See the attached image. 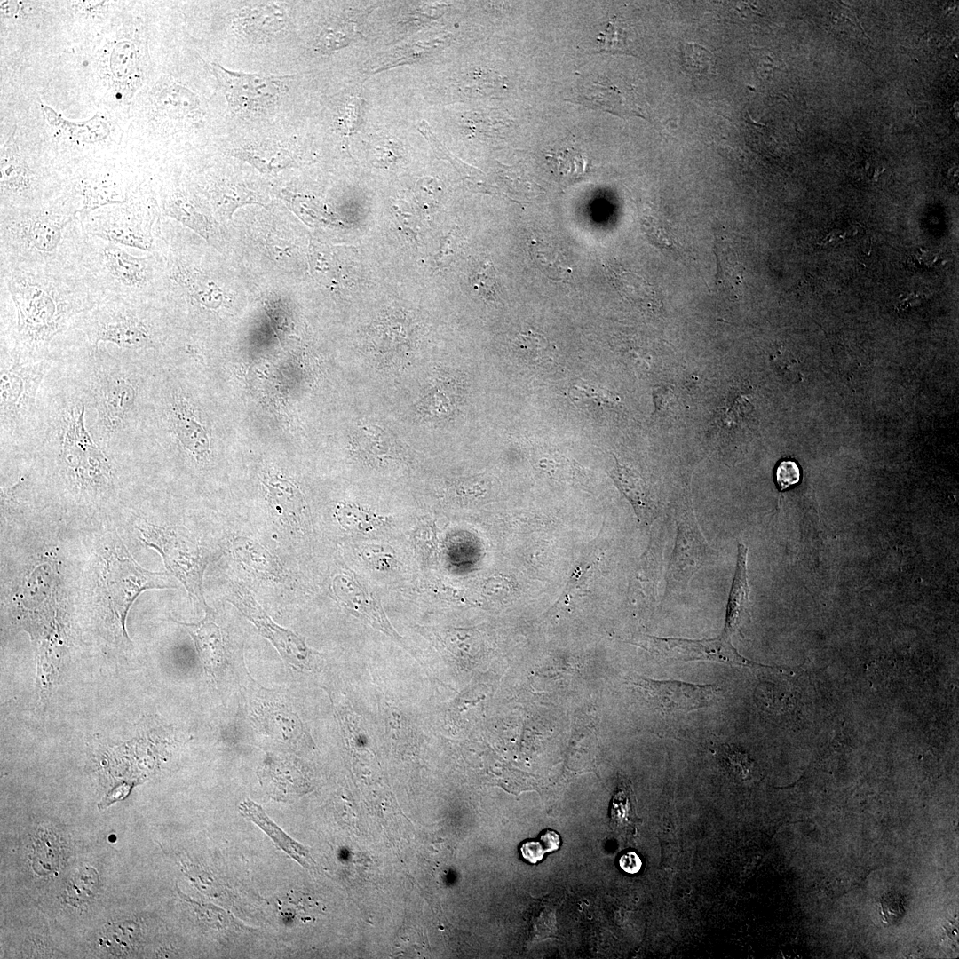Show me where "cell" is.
Instances as JSON below:
<instances>
[{"label": "cell", "mask_w": 959, "mask_h": 959, "mask_svg": "<svg viewBox=\"0 0 959 959\" xmlns=\"http://www.w3.org/2000/svg\"><path fill=\"white\" fill-rule=\"evenodd\" d=\"M774 479L781 491L797 485L801 479V470L794 460L781 461L774 471Z\"/></svg>", "instance_id": "obj_42"}, {"label": "cell", "mask_w": 959, "mask_h": 959, "mask_svg": "<svg viewBox=\"0 0 959 959\" xmlns=\"http://www.w3.org/2000/svg\"><path fill=\"white\" fill-rule=\"evenodd\" d=\"M139 251L88 235L80 269L102 298L155 302L159 259L155 252Z\"/></svg>", "instance_id": "obj_6"}, {"label": "cell", "mask_w": 959, "mask_h": 959, "mask_svg": "<svg viewBox=\"0 0 959 959\" xmlns=\"http://www.w3.org/2000/svg\"><path fill=\"white\" fill-rule=\"evenodd\" d=\"M634 807L630 793L626 789H619L614 796L610 807V818L614 827L626 828L632 826Z\"/></svg>", "instance_id": "obj_38"}, {"label": "cell", "mask_w": 959, "mask_h": 959, "mask_svg": "<svg viewBox=\"0 0 959 959\" xmlns=\"http://www.w3.org/2000/svg\"><path fill=\"white\" fill-rule=\"evenodd\" d=\"M137 528L141 541L161 555L167 570L184 585L190 599L204 611L210 609L202 587L210 554L195 536L179 526L159 527L145 521Z\"/></svg>", "instance_id": "obj_9"}, {"label": "cell", "mask_w": 959, "mask_h": 959, "mask_svg": "<svg viewBox=\"0 0 959 959\" xmlns=\"http://www.w3.org/2000/svg\"><path fill=\"white\" fill-rule=\"evenodd\" d=\"M574 98L575 102L621 117L637 115L645 118L633 87L606 76L584 77Z\"/></svg>", "instance_id": "obj_15"}, {"label": "cell", "mask_w": 959, "mask_h": 959, "mask_svg": "<svg viewBox=\"0 0 959 959\" xmlns=\"http://www.w3.org/2000/svg\"><path fill=\"white\" fill-rule=\"evenodd\" d=\"M143 185L139 174L100 162H86L64 173L63 192L81 200V220L107 205L127 202Z\"/></svg>", "instance_id": "obj_10"}, {"label": "cell", "mask_w": 959, "mask_h": 959, "mask_svg": "<svg viewBox=\"0 0 959 959\" xmlns=\"http://www.w3.org/2000/svg\"><path fill=\"white\" fill-rule=\"evenodd\" d=\"M655 705L664 712H689L712 705L719 696L716 685H694L680 681H651L644 684Z\"/></svg>", "instance_id": "obj_17"}, {"label": "cell", "mask_w": 959, "mask_h": 959, "mask_svg": "<svg viewBox=\"0 0 959 959\" xmlns=\"http://www.w3.org/2000/svg\"><path fill=\"white\" fill-rule=\"evenodd\" d=\"M716 257L715 285L719 293L739 299L743 290L742 266L733 249L721 237L714 241Z\"/></svg>", "instance_id": "obj_23"}, {"label": "cell", "mask_w": 959, "mask_h": 959, "mask_svg": "<svg viewBox=\"0 0 959 959\" xmlns=\"http://www.w3.org/2000/svg\"><path fill=\"white\" fill-rule=\"evenodd\" d=\"M205 613V618L196 623L173 621L186 629L194 641L204 668L213 672L223 662L224 643L220 629L213 621L214 612L210 608Z\"/></svg>", "instance_id": "obj_22"}, {"label": "cell", "mask_w": 959, "mask_h": 959, "mask_svg": "<svg viewBox=\"0 0 959 959\" xmlns=\"http://www.w3.org/2000/svg\"><path fill=\"white\" fill-rule=\"evenodd\" d=\"M470 281L474 290L484 297H491L496 287L495 273L492 263L485 262L477 267Z\"/></svg>", "instance_id": "obj_40"}, {"label": "cell", "mask_w": 959, "mask_h": 959, "mask_svg": "<svg viewBox=\"0 0 959 959\" xmlns=\"http://www.w3.org/2000/svg\"><path fill=\"white\" fill-rule=\"evenodd\" d=\"M144 185L127 202L101 207L82 223L89 236L147 252L157 250L161 235L155 198Z\"/></svg>", "instance_id": "obj_7"}, {"label": "cell", "mask_w": 959, "mask_h": 959, "mask_svg": "<svg viewBox=\"0 0 959 959\" xmlns=\"http://www.w3.org/2000/svg\"><path fill=\"white\" fill-rule=\"evenodd\" d=\"M546 160L554 175L563 181L580 178L587 168L584 155L571 147L548 153Z\"/></svg>", "instance_id": "obj_32"}, {"label": "cell", "mask_w": 959, "mask_h": 959, "mask_svg": "<svg viewBox=\"0 0 959 959\" xmlns=\"http://www.w3.org/2000/svg\"><path fill=\"white\" fill-rule=\"evenodd\" d=\"M914 259L921 266L932 267L941 263L942 257L933 251L920 249L915 253Z\"/></svg>", "instance_id": "obj_46"}, {"label": "cell", "mask_w": 959, "mask_h": 959, "mask_svg": "<svg viewBox=\"0 0 959 959\" xmlns=\"http://www.w3.org/2000/svg\"><path fill=\"white\" fill-rule=\"evenodd\" d=\"M60 360L94 411L93 438L107 449L124 453L134 440L154 377L155 363L119 354L87 341L67 349Z\"/></svg>", "instance_id": "obj_2"}, {"label": "cell", "mask_w": 959, "mask_h": 959, "mask_svg": "<svg viewBox=\"0 0 959 959\" xmlns=\"http://www.w3.org/2000/svg\"><path fill=\"white\" fill-rule=\"evenodd\" d=\"M213 70L231 107L240 113H254L274 102L280 92V80L230 71L213 64Z\"/></svg>", "instance_id": "obj_12"}, {"label": "cell", "mask_w": 959, "mask_h": 959, "mask_svg": "<svg viewBox=\"0 0 959 959\" xmlns=\"http://www.w3.org/2000/svg\"><path fill=\"white\" fill-rule=\"evenodd\" d=\"M611 273L614 287L627 300L651 310L659 307L654 288L642 277L622 269H613Z\"/></svg>", "instance_id": "obj_28"}, {"label": "cell", "mask_w": 959, "mask_h": 959, "mask_svg": "<svg viewBox=\"0 0 959 959\" xmlns=\"http://www.w3.org/2000/svg\"><path fill=\"white\" fill-rule=\"evenodd\" d=\"M611 477L633 506L638 519L645 524H651L656 517L657 509L639 473L616 460Z\"/></svg>", "instance_id": "obj_21"}, {"label": "cell", "mask_w": 959, "mask_h": 959, "mask_svg": "<svg viewBox=\"0 0 959 959\" xmlns=\"http://www.w3.org/2000/svg\"><path fill=\"white\" fill-rule=\"evenodd\" d=\"M99 888L97 871L88 866H83L72 875L66 889V902L73 907H82L89 903L96 895Z\"/></svg>", "instance_id": "obj_31"}, {"label": "cell", "mask_w": 959, "mask_h": 959, "mask_svg": "<svg viewBox=\"0 0 959 959\" xmlns=\"http://www.w3.org/2000/svg\"><path fill=\"white\" fill-rule=\"evenodd\" d=\"M139 927L132 921H122L110 923L101 934L100 945L110 954L124 955L129 954L139 940Z\"/></svg>", "instance_id": "obj_29"}, {"label": "cell", "mask_w": 959, "mask_h": 959, "mask_svg": "<svg viewBox=\"0 0 959 959\" xmlns=\"http://www.w3.org/2000/svg\"><path fill=\"white\" fill-rule=\"evenodd\" d=\"M332 589L338 602L353 615L394 638H399L388 622L380 601L352 574H337L333 579Z\"/></svg>", "instance_id": "obj_18"}, {"label": "cell", "mask_w": 959, "mask_h": 959, "mask_svg": "<svg viewBox=\"0 0 959 959\" xmlns=\"http://www.w3.org/2000/svg\"><path fill=\"white\" fill-rule=\"evenodd\" d=\"M535 465L549 477L559 480L583 481L584 472L574 461L554 453L539 455Z\"/></svg>", "instance_id": "obj_36"}, {"label": "cell", "mask_w": 959, "mask_h": 959, "mask_svg": "<svg viewBox=\"0 0 959 959\" xmlns=\"http://www.w3.org/2000/svg\"><path fill=\"white\" fill-rule=\"evenodd\" d=\"M440 193L438 182L433 178H424L417 183L416 194L423 203L436 202Z\"/></svg>", "instance_id": "obj_44"}, {"label": "cell", "mask_w": 959, "mask_h": 959, "mask_svg": "<svg viewBox=\"0 0 959 959\" xmlns=\"http://www.w3.org/2000/svg\"><path fill=\"white\" fill-rule=\"evenodd\" d=\"M163 210L166 216L175 218L206 240L209 239V220L188 194L178 191L167 194L163 200Z\"/></svg>", "instance_id": "obj_26"}, {"label": "cell", "mask_w": 959, "mask_h": 959, "mask_svg": "<svg viewBox=\"0 0 959 959\" xmlns=\"http://www.w3.org/2000/svg\"><path fill=\"white\" fill-rule=\"evenodd\" d=\"M529 254L540 269L550 280L567 281L572 275V268L561 250L543 240L530 241Z\"/></svg>", "instance_id": "obj_27"}, {"label": "cell", "mask_w": 959, "mask_h": 959, "mask_svg": "<svg viewBox=\"0 0 959 959\" xmlns=\"http://www.w3.org/2000/svg\"><path fill=\"white\" fill-rule=\"evenodd\" d=\"M599 51L606 52H626L628 51L625 31L614 20H610L597 37Z\"/></svg>", "instance_id": "obj_39"}, {"label": "cell", "mask_w": 959, "mask_h": 959, "mask_svg": "<svg viewBox=\"0 0 959 959\" xmlns=\"http://www.w3.org/2000/svg\"><path fill=\"white\" fill-rule=\"evenodd\" d=\"M515 346L519 357L536 364L552 361L556 350L546 337L533 330L519 333Z\"/></svg>", "instance_id": "obj_34"}, {"label": "cell", "mask_w": 959, "mask_h": 959, "mask_svg": "<svg viewBox=\"0 0 959 959\" xmlns=\"http://www.w3.org/2000/svg\"><path fill=\"white\" fill-rule=\"evenodd\" d=\"M335 517L343 527L356 533L375 531L385 523V518L350 503H338Z\"/></svg>", "instance_id": "obj_30"}, {"label": "cell", "mask_w": 959, "mask_h": 959, "mask_svg": "<svg viewBox=\"0 0 959 959\" xmlns=\"http://www.w3.org/2000/svg\"><path fill=\"white\" fill-rule=\"evenodd\" d=\"M0 353L1 450L25 453L36 423L41 385L60 357L34 359L6 341H1Z\"/></svg>", "instance_id": "obj_4"}, {"label": "cell", "mask_w": 959, "mask_h": 959, "mask_svg": "<svg viewBox=\"0 0 959 959\" xmlns=\"http://www.w3.org/2000/svg\"><path fill=\"white\" fill-rule=\"evenodd\" d=\"M654 648L664 657L678 661H713L743 667H765L741 655L725 633L712 639L693 640L650 638Z\"/></svg>", "instance_id": "obj_13"}, {"label": "cell", "mask_w": 959, "mask_h": 959, "mask_svg": "<svg viewBox=\"0 0 959 959\" xmlns=\"http://www.w3.org/2000/svg\"><path fill=\"white\" fill-rule=\"evenodd\" d=\"M904 900L900 899L898 894L888 893L883 896L881 900L882 912L886 921L890 918L897 921L904 915Z\"/></svg>", "instance_id": "obj_43"}, {"label": "cell", "mask_w": 959, "mask_h": 959, "mask_svg": "<svg viewBox=\"0 0 959 959\" xmlns=\"http://www.w3.org/2000/svg\"><path fill=\"white\" fill-rule=\"evenodd\" d=\"M641 223L646 237L653 244L662 250L672 253L678 251V244L670 230V226H666L662 220L649 215L643 216Z\"/></svg>", "instance_id": "obj_37"}, {"label": "cell", "mask_w": 959, "mask_h": 959, "mask_svg": "<svg viewBox=\"0 0 959 959\" xmlns=\"http://www.w3.org/2000/svg\"><path fill=\"white\" fill-rule=\"evenodd\" d=\"M679 57L685 72L697 77L713 74L716 65L715 55L702 45L685 42L680 46Z\"/></svg>", "instance_id": "obj_35"}, {"label": "cell", "mask_w": 959, "mask_h": 959, "mask_svg": "<svg viewBox=\"0 0 959 959\" xmlns=\"http://www.w3.org/2000/svg\"><path fill=\"white\" fill-rule=\"evenodd\" d=\"M0 173V213L34 209L62 194L61 173L30 164L11 138L1 147Z\"/></svg>", "instance_id": "obj_8"}, {"label": "cell", "mask_w": 959, "mask_h": 959, "mask_svg": "<svg viewBox=\"0 0 959 959\" xmlns=\"http://www.w3.org/2000/svg\"><path fill=\"white\" fill-rule=\"evenodd\" d=\"M226 598L256 625L264 637L273 642L284 657L297 663L307 659L310 651L304 640L275 624L247 588L241 584L233 585Z\"/></svg>", "instance_id": "obj_14"}, {"label": "cell", "mask_w": 959, "mask_h": 959, "mask_svg": "<svg viewBox=\"0 0 959 959\" xmlns=\"http://www.w3.org/2000/svg\"><path fill=\"white\" fill-rule=\"evenodd\" d=\"M242 814L260 827L290 857L305 867H310L307 851L284 833L256 803L247 800L241 804Z\"/></svg>", "instance_id": "obj_25"}, {"label": "cell", "mask_w": 959, "mask_h": 959, "mask_svg": "<svg viewBox=\"0 0 959 959\" xmlns=\"http://www.w3.org/2000/svg\"><path fill=\"white\" fill-rule=\"evenodd\" d=\"M353 36V28L350 25L329 28L321 34L318 45L322 50H335L349 43Z\"/></svg>", "instance_id": "obj_41"}, {"label": "cell", "mask_w": 959, "mask_h": 959, "mask_svg": "<svg viewBox=\"0 0 959 959\" xmlns=\"http://www.w3.org/2000/svg\"><path fill=\"white\" fill-rule=\"evenodd\" d=\"M14 309V323L1 326V340L34 358L60 357L86 341L79 329L102 299L81 269L66 272H1Z\"/></svg>", "instance_id": "obj_1"}, {"label": "cell", "mask_w": 959, "mask_h": 959, "mask_svg": "<svg viewBox=\"0 0 959 959\" xmlns=\"http://www.w3.org/2000/svg\"><path fill=\"white\" fill-rule=\"evenodd\" d=\"M156 107L174 116L190 115L199 107L197 98L188 90L177 84L164 86L157 92Z\"/></svg>", "instance_id": "obj_33"}, {"label": "cell", "mask_w": 959, "mask_h": 959, "mask_svg": "<svg viewBox=\"0 0 959 959\" xmlns=\"http://www.w3.org/2000/svg\"><path fill=\"white\" fill-rule=\"evenodd\" d=\"M105 585L112 611L125 637L128 612L143 590L176 587L165 573L140 567L123 545L115 546L107 559Z\"/></svg>", "instance_id": "obj_11"}, {"label": "cell", "mask_w": 959, "mask_h": 959, "mask_svg": "<svg viewBox=\"0 0 959 959\" xmlns=\"http://www.w3.org/2000/svg\"><path fill=\"white\" fill-rule=\"evenodd\" d=\"M155 302L102 298L83 319L79 329L88 345H99L131 358L155 363L162 345Z\"/></svg>", "instance_id": "obj_5"}, {"label": "cell", "mask_w": 959, "mask_h": 959, "mask_svg": "<svg viewBox=\"0 0 959 959\" xmlns=\"http://www.w3.org/2000/svg\"><path fill=\"white\" fill-rule=\"evenodd\" d=\"M104 57L103 73L116 99H129L144 73V54L136 39L122 37L114 41Z\"/></svg>", "instance_id": "obj_16"}, {"label": "cell", "mask_w": 959, "mask_h": 959, "mask_svg": "<svg viewBox=\"0 0 959 959\" xmlns=\"http://www.w3.org/2000/svg\"><path fill=\"white\" fill-rule=\"evenodd\" d=\"M620 867L628 873H636L641 868L639 857L633 852H628L619 860Z\"/></svg>", "instance_id": "obj_47"}, {"label": "cell", "mask_w": 959, "mask_h": 959, "mask_svg": "<svg viewBox=\"0 0 959 959\" xmlns=\"http://www.w3.org/2000/svg\"><path fill=\"white\" fill-rule=\"evenodd\" d=\"M540 843L546 852L556 851L559 848L560 838L557 832L547 829L540 836Z\"/></svg>", "instance_id": "obj_48"}, {"label": "cell", "mask_w": 959, "mask_h": 959, "mask_svg": "<svg viewBox=\"0 0 959 959\" xmlns=\"http://www.w3.org/2000/svg\"><path fill=\"white\" fill-rule=\"evenodd\" d=\"M264 484L280 517L293 527L308 528L310 519L299 489L289 480L275 475L266 478Z\"/></svg>", "instance_id": "obj_19"}, {"label": "cell", "mask_w": 959, "mask_h": 959, "mask_svg": "<svg viewBox=\"0 0 959 959\" xmlns=\"http://www.w3.org/2000/svg\"><path fill=\"white\" fill-rule=\"evenodd\" d=\"M81 200L68 193L22 211L0 213L1 272L80 269L87 241Z\"/></svg>", "instance_id": "obj_3"}, {"label": "cell", "mask_w": 959, "mask_h": 959, "mask_svg": "<svg viewBox=\"0 0 959 959\" xmlns=\"http://www.w3.org/2000/svg\"><path fill=\"white\" fill-rule=\"evenodd\" d=\"M41 107L52 130L75 146L99 144L109 134L110 125L103 117L95 115L86 121L71 122L47 105L41 103Z\"/></svg>", "instance_id": "obj_20"}, {"label": "cell", "mask_w": 959, "mask_h": 959, "mask_svg": "<svg viewBox=\"0 0 959 959\" xmlns=\"http://www.w3.org/2000/svg\"><path fill=\"white\" fill-rule=\"evenodd\" d=\"M747 547L738 544L735 574L726 606L725 624L723 633L732 636L748 614L749 588L747 580Z\"/></svg>", "instance_id": "obj_24"}, {"label": "cell", "mask_w": 959, "mask_h": 959, "mask_svg": "<svg viewBox=\"0 0 959 959\" xmlns=\"http://www.w3.org/2000/svg\"><path fill=\"white\" fill-rule=\"evenodd\" d=\"M520 851L524 859L531 863L540 861L546 852L542 844L536 841L524 843L521 845Z\"/></svg>", "instance_id": "obj_45"}]
</instances>
